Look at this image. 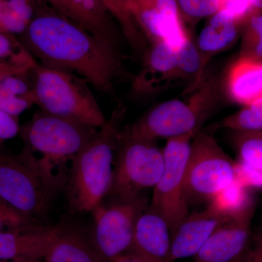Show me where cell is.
Returning a JSON list of instances; mask_svg holds the SVG:
<instances>
[{
  "label": "cell",
  "instance_id": "cell-1",
  "mask_svg": "<svg viewBox=\"0 0 262 262\" xmlns=\"http://www.w3.org/2000/svg\"><path fill=\"white\" fill-rule=\"evenodd\" d=\"M19 40L38 63L80 76L110 93L123 77L121 51L102 42L41 0Z\"/></svg>",
  "mask_w": 262,
  "mask_h": 262
},
{
  "label": "cell",
  "instance_id": "cell-2",
  "mask_svg": "<svg viewBox=\"0 0 262 262\" xmlns=\"http://www.w3.org/2000/svg\"><path fill=\"white\" fill-rule=\"evenodd\" d=\"M125 114L126 108L118 105L72 160L65 190L69 206L74 213H91L107 195Z\"/></svg>",
  "mask_w": 262,
  "mask_h": 262
},
{
  "label": "cell",
  "instance_id": "cell-3",
  "mask_svg": "<svg viewBox=\"0 0 262 262\" xmlns=\"http://www.w3.org/2000/svg\"><path fill=\"white\" fill-rule=\"evenodd\" d=\"M24 146L19 154L0 152V196L36 224L67 187L68 175Z\"/></svg>",
  "mask_w": 262,
  "mask_h": 262
},
{
  "label": "cell",
  "instance_id": "cell-4",
  "mask_svg": "<svg viewBox=\"0 0 262 262\" xmlns=\"http://www.w3.org/2000/svg\"><path fill=\"white\" fill-rule=\"evenodd\" d=\"M222 90L215 77L205 78L185 100L173 99L160 103L146 112L130 125L123 127L125 136L156 141L194 133L198 134L203 122L218 103Z\"/></svg>",
  "mask_w": 262,
  "mask_h": 262
},
{
  "label": "cell",
  "instance_id": "cell-5",
  "mask_svg": "<svg viewBox=\"0 0 262 262\" xmlns=\"http://www.w3.org/2000/svg\"><path fill=\"white\" fill-rule=\"evenodd\" d=\"M31 80L35 104L45 113L96 128L106 122L89 82L80 76L37 62Z\"/></svg>",
  "mask_w": 262,
  "mask_h": 262
},
{
  "label": "cell",
  "instance_id": "cell-6",
  "mask_svg": "<svg viewBox=\"0 0 262 262\" xmlns=\"http://www.w3.org/2000/svg\"><path fill=\"white\" fill-rule=\"evenodd\" d=\"M164 168L163 150L156 141L120 136L115 155L110 200H124L141 195L154 188Z\"/></svg>",
  "mask_w": 262,
  "mask_h": 262
},
{
  "label": "cell",
  "instance_id": "cell-7",
  "mask_svg": "<svg viewBox=\"0 0 262 262\" xmlns=\"http://www.w3.org/2000/svg\"><path fill=\"white\" fill-rule=\"evenodd\" d=\"M236 163L210 134L198 133L191 144L184 195L188 206L208 203L236 179Z\"/></svg>",
  "mask_w": 262,
  "mask_h": 262
},
{
  "label": "cell",
  "instance_id": "cell-8",
  "mask_svg": "<svg viewBox=\"0 0 262 262\" xmlns=\"http://www.w3.org/2000/svg\"><path fill=\"white\" fill-rule=\"evenodd\" d=\"M98 129L41 110L20 128V134L25 146L56 167L73 159Z\"/></svg>",
  "mask_w": 262,
  "mask_h": 262
},
{
  "label": "cell",
  "instance_id": "cell-9",
  "mask_svg": "<svg viewBox=\"0 0 262 262\" xmlns=\"http://www.w3.org/2000/svg\"><path fill=\"white\" fill-rule=\"evenodd\" d=\"M149 204V199L142 194L103 201L91 211L94 232L91 241L101 262H110L129 251L136 222Z\"/></svg>",
  "mask_w": 262,
  "mask_h": 262
},
{
  "label": "cell",
  "instance_id": "cell-10",
  "mask_svg": "<svg viewBox=\"0 0 262 262\" xmlns=\"http://www.w3.org/2000/svg\"><path fill=\"white\" fill-rule=\"evenodd\" d=\"M196 134L189 133L168 139L163 149V171L153 188L149 204L167 221L170 234L189 214L184 186L191 144Z\"/></svg>",
  "mask_w": 262,
  "mask_h": 262
},
{
  "label": "cell",
  "instance_id": "cell-11",
  "mask_svg": "<svg viewBox=\"0 0 262 262\" xmlns=\"http://www.w3.org/2000/svg\"><path fill=\"white\" fill-rule=\"evenodd\" d=\"M128 10L151 44L165 42L178 51L191 37L177 0H139L129 5Z\"/></svg>",
  "mask_w": 262,
  "mask_h": 262
},
{
  "label": "cell",
  "instance_id": "cell-12",
  "mask_svg": "<svg viewBox=\"0 0 262 262\" xmlns=\"http://www.w3.org/2000/svg\"><path fill=\"white\" fill-rule=\"evenodd\" d=\"M255 207L215 229L192 262H236L249 242Z\"/></svg>",
  "mask_w": 262,
  "mask_h": 262
},
{
  "label": "cell",
  "instance_id": "cell-13",
  "mask_svg": "<svg viewBox=\"0 0 262 262\" xmlns=\"http://www.w3.org/2000/svg\"><path fill=\"white\" fill-rule=\"evenodd\" d=\"M127 252L147 262H172L170 227L163 215L150 204L136 222Z\"/></svg>",
  "mask_w": 262,
  "mask_h": 262
},
{
  "label": "cell",
  "instance_id": "cell-14",
  "mask_svg": "<svg viewBox=\"0 0 262 262\" xmlns=\"http://www.w3.org/2000/svg\"><path fill=\"white\" fill-rule=\"evenodd\" d=\"M229 217L208 206L188 214L171 233V261L194 257L217 227Z\"/></svg>",
  "mask_w": 262,
  "mask_h": 262
},
{
  "label": "cell",
  "instance_id": "cell-15",
  "mask_svg": "<svg viewBox=\"0 0 262 262\" xmlns=\"http://www.w3.org/2000/svg\"><path fill=\"white\" fill-rule=\"evenodd\" d=\"M182 80L177 61V52L165 42H155L143 55V67L133 80L132 89L137 94L158 91L162 83Z\"/></svg>",
  "mask_w": 262,
  "mask_h": 262
},
{
  "label": "cell",
  "instance_id": "cell-16",
  "mask_svg": "<svg viewBox=\"0 0 262 262\" xmlns=\"http://www.w3.org/2000/svg\"><path fill=\"white\" fill-rule=\"evenodd\" d=\"M57 225L0 232V260L30 261L44 258L53 241Z\"/></svg>",
  "mask_w": 262,
  "mask_h": 262
},
{
  "label": "cell",
  "instance_id": "cell-17",
  "mask_svg": "<svg viewBox=\"0 0 262 262\" xmlns=\"http://www.w3.org/2000/svg\"><path fill=\"white\" fill-rule=\"evenodd\" d=\"M222 86L231 101L244 106L262 98V59L239 56L229 67Z\"/></svg>",
  "mask_w": 262,
  "mask_h": 262
},
{
  "label": "cell",
  "instance_id": "cell-18",
  "mask_svg": "<svg viewBox=\"0 0 262 262\" xmlns=\"http://www.w3.org/2000/svg\"><path fill=\"white\" fill-rule=\"evenodd\" d=\"M241 25L223 10L211 17L198 37L196 46L201 56L199 84L205 79V70L210 59L232 46L238 37Z\"/></svg>",
  "mask_w": 262,
  "mask_h": 262
},
{
  "label": "cell",
  "instance_id": "cell-19",
  "mask_svg": "<svg viewBox=\"0 0 262 262\" xmlns=\"http://www.w3.org/2000/svg\"><path fill=\"white\" fill-rule=\"evenodd\" d=\"M45 262H101L91 239L80 228L59 224Z\"/></svg>",
  "mask_w": 262,
  "mask_h": 262
},
{
  "label": "cell",
  "instance_id": "cell-20",
  "mask_svg": "<svg viewBox=\"0 0 262 262\" xmlns=\"http://www.w3.org/2000/svg\"><path fill=\"white\" fill-rule=\"evenodd\" d=\"M76 23L102 42L120 51L113 18L103 0H68Z\"/></svg>",
  "mask_w": 262,
  "mask_h": 262
},
{
  "label": "cell",
  "instance_id": "cell-21",
  "mask_svg": "<svg viewBox=\"0 0 262 262\" xmlns=\"http://www.w3.org/2000/svg\"><path fill=\"white\" fill-rule=\"evenodd\" d=\"M41 0H0V31L20 36L30 24Z\"/></svg>",
  "mask_w": 262,
  "mask_h": 262
},
{
  "label": "cell",
  "instance_id": "cell-22",
  "mask_svg": "<svg viewBox=\"0 0 262 262\" xmlns=\"http://www.w3.org/2000/svg\"><path fill=\"white\" fill-rule=\"evenodd\" d=\"M208 206L232 218L255 207V203L249 188L235 179L230 185L215 194L208 202Z\"/></svg>",
  "mask_w": 262,
  "mask_h": 262
},
{
  "label": "cell",
  "instance_id": "cell-23",
  "mask_svg": "<svg viewBox=\"0 0 262 262\" xmlns=\"http://www.w3.org/2000/svg\"><path fill=\"white\" fill-rule=\"evenodd\" d=\"M231 141L239 163L262 170V132L232 131Z\"/></svg>",
  "mask_w": 262,
  "mask_h": 262
},
{
  "label": "cell",
  "instance_id": "cell-24",
  "mask_svg": "<svg viewBox=\"0 0 262 262\" xmlns=\"http://www.w3.org/2000/svg\"><path fill=\"white\" fill-rule=\"evenodd\" d=\"M113 18L120 26L122 35L132 48H139L144 42V36L135 19L127 8L125 0H103Z\"/></svg>",
  "mask_w": 262,
  "mask_h": 262
},
{
  "label": "cell",
  "instance_id": "cell-25",
  "mask_svg": "<svg viewBox=\"0 0 262 262\" xmlns=\"http://www.w3.org/2000/svg\"><path fill=\"white\" fill-rule=\"evenodd\" d=\"M220 125L232 131L262 132V98L225 117Z\"/></svg>",
  "mask_w": 262,
  "mask_h": 262
},
{
  "label": "cell",
  "instance_id": "cell-26",
  "mask_svg": "<svg viewBox=\"0 0 262 262\" xmlns=\"http://www.w3.org/2000/svg\"><path fill=\"white\" fill-rule=\"evenodd\" d=\"M244 26L242 49L239 56L262 59V11H254Z\"/></svg>",
  "mask_w": 262,
  "mask_h": 262
},
{
  "label": "cell",
  "instance_id": "cell-27",
  "mask_svg": "<svg viewBox=\"0 0 262 262\" xmlns=\"http://www.w3.org/2000/svg\"><path fill=\"white\" fill-rule=\"evenodd\" d=\"M182 18L190 24L211 18L220 11V0H177Z\"/></svg>",
  "mask_w": 262,
  "mask_h": 262
},
{
  "label": "cell",
  "instance_id": "cell-28",
  "mask_svg": "<svg viewBox=\"0 0 262 262\" xmlns=\"http://www.w3.org/2000/svg\"><path fill=\"white\" fill-rule=\"evenodd\" d=\"M11 61L34 62L36 60L16 36L0 31V62Z\"/></svg>",
  "mask_w": 262,
  "mask_h": 262
},
{
  "label": "cell",
  "instance_id": "cell-29",
  "mask_svg": "<svg viewBox=\"0 0 262 262\" xmlns=\"http://www.w3.org/2000/svg\"><path fill=\"white\" fill-rule=\"evenodd\" d=\"M37 225L24 217L0 196V232L4 228L8 230L28 228Z\"/></svg>",
  "mask_w": 262,
  "mask_h": 262
},
{
  "label": "cell",
  "instance_id": "cell-30",
  "mask_svg": "<svg viewBox=\"0 0 262 262\" xmlns=\"http://www.w3.org/2000/svg\"><path fill=\"white\" fill-rule=\"evenodd\" d=\"M221 10L230 15L239 25H242L253 12L251 0H220Z\"/></svg>",
  "mask_w": 262,
  "mask_h": 262
},
{
  "label": "cell",
  "instance_id": "cell-31",
  "mask_svg": "<svg viewBox=\"0 0 262 262\" xmlns=\"http://www.w3.org/2000/svg\"><path fill=\"white\" fill-rule=\"evenodd\" d=\"M236 179L249 189H262V170L236 163Z\"/></svg>",
  "mask_w": 262,
  "mask_h": 262
},
{
  "label": "cell",
  "instance_id": "cell-32",
  "mask_svg": "<svg viewBox=\"0 0 262 262\" xmlns=\"http://www.w3.org/2000/svg\"><path fill=\"white\" fill-rule=\"evenodd\" d=\"M236 262H262V227L252 232L246 249Z\"/></svg>",
  "mask_w": 262,
  "mask_h": 262
},
{
  "label": "cell",
  "instance_id": "cell-33",
  "mask_svg": "<svg viewBox=\"0 0 262 262\" xmlns=\"http://www.w3.org/2000/svg\"><path fill=\"white\" fill-rule=\"evenodd\" d=\"M20 130L18 117L0 110V144L13 139Z\"/></svg>",
  "mask_w": 262,
  "mask_h": 262
},
{
  "label": "cell",
  "instance_id": "cell-34",
  "mask_svg": "<svg viewBox=\"0 0 262 262\" xmlns=\"http://www.w3.org/2000/svg\"><path fill=\"white\" fill-rule=\"evenodd\" d=\"M37 61H2L0 62V80L6 76L24 73L32 70Z\"/></svg>",
  "mask_w": 262,
  "mask_h": 262
},
{
  "label": "cell",
  "instance_id": "cell-35",
  "mask_svg": "<svg viewBox=\"0 0 262 262\" xmlns=\"http://www.w3.org/2000/svg\"><path fill=\"white\" fill-rule=\"evenodd\" d=\"M45 1L51 5L52 8L59 12L61 14L75 21L73 13H72L68 0H45Z\"/></svg>",
  "mask_w": 262,
  "mask_h": 262
},
{
  "label": "cell",
  "instance_id": "cell-36",
  "mask_svg": "<svg viewBox=\"0 0 262 262\" xmlns=\"http://www.w3.org/2000/svg\"><path fill=\"white\" fill-rule=\"evenodd\" d=\"M110 262H147L145 260L130 253H125Z\"/></svg>",
  "mask_w": 262,
  "mask_h": 262
},
{
  "label": "cell",
  "instance_id": "cell-37",
  "mask_svg": "<svg viewBox=\"0 0 262 262\" xmlns=\"http://www.w3.org/2000/svg\"><path fill=\"white\" fill-rule=\"evenodd\" d=\"M254 11H262V0H251Z\"/></svg>",
  "mask_w": 262,
  "mask_h": 262
},
{
  "label": "cell",
  "instance_id": "cell-38",
  "mask_svg": "<svg viewBox=\"0 0 262 262\" xmlns=\"http://www.w3.org/2000/svg\"><path fill=\"white\" fill-rule=\"evenodd\" d=\"M126 3L127 8H128V5L133 4V3H136V2L139 1V0H125Z\"/></svg>",
  "mask_w": 262,
  "mask_h": 262
},
{
  "label": "cell",
  "instance_id": "cell-39",
  "mask_svg": "<svg viewBox=\"0 0 262 262\" xmlns=\"http://www.w3.org/2000/svg\"><path fill=\"white\" fill-rule=\"evenodd\" d=\"M6 261H3V260H0V262H5ZM11 262H39V260H30V261H13Z\"/></svg>",
  "mask_w": 262,
  "mask_h": 262
}]
</instances>
